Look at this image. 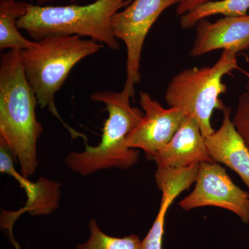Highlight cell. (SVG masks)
Wrapping results in <instances>:
<instances>
[{"instance_id": "6da1fadb", "label": "cell", "mask_w": 249, "mask_h": 249, "mask_svg": "<svg viewBox=\"0 0 249 249\" xmlns=\"http://www.w3.org/2000/svg\"><path fill=\"white\" fill-rule=\"evenodd\" d=\"M37 104L24 71L22 50H9L1 55L0 65V138L27 178L38 166L37 143L43 127L36 117Z\"/></svg>"}, {"instance_id": "7a4b0ae2", "label": "cell", "mask_w": 249, "mask_h": 249, "mask_svg": "<svg viewBox=\"0 0 249 249\" xmlns=\"http://www.w3.org/2000/svg\"><path fill=\"white\" fill-rule=\"evenodd\" d=\"M102 48V44L80 36H53L34 41L29 48L22 51L24 71L38 105L58 119L73 139L87 140L84 134L62 120L55 107V95L75 65Z\"/></svg>"}, {"instance_id": "3957f363", "label": "cell", "mask_w": 249, "mask_h": 249, "mask_svg": "<svg viewBox=\"0 0 249 249\" xmlns=\"http://www.w3.org/2000/svg\"><path fill=\"white\" fill-rule=\"evenodd\" d=\"M132 1L95 0L89 4L68 6L28 4L17 25L34 41L53 36H78L104 44L111 50H118L120 45L113 35L111 19Z\"/></svg>"}, {"instance_id": "277c9868", "label": "cell", "mask_w": 249, "mask_h": 249, "mask_svg": "<svg viewBox=\"0 0 249 249\" xmlns=\"http://www.w3.org/2000/svg\"><path fill=\"white\" fill-rule=\"evenodd\" d=\"M90 98L94 102L103 103L108 113L102 139L96 146L86 144L84 151L70 152L65 164L82 176L111 168L127 169L133 166L138 162L139 151L127 146L126 139L142 120L144 111L132 107V98L122 91H96Z\"/></svg>"}, {"instance_id": "5b68a950", "label": "cell", "mask_w": 249, "mask_h": 249, "mask_svg": "<svg viewBox=\"0 0 249 249\" xmlns=\"http://www.w3.org/2000/svg\"><path fill=\"white\" fill-rule=\"evenodd\" d=\"M237 67V53L224 50L212 66L186 69L174 76L165 90V101L168 107L183 109L196 119L206 138L215 131L211 125L214 109L227 107L220 100L227 91L223 77Z\"/></svg>"}, {"instance_id": "8992f818", "label": "cell", "mask_w": 249, "mask_h": 249, "mask_svg": "<svg viewBox=\"0 0 249 249\" xmlns=\"http://www.w3.org/2000/svg\"><path fill=\"white\" fill-rule=\"evenodd\" d=\"M179 0H132L113 16L111 30L117 40L124 42L127 50L125 82L122 91L131 98L134 86L141 80L142 47L146 36L160 14Z\"/></svg>"}, {"instance_id": "52a82bcc", "label": "cell", "mask_w": 249, "mask_h": 249, "mask_svg": "<svg viewBox=\"0 0 249 249\" xmlns=\"http://www.w3.org/2000/svg\"><path fill=\"white\" fill-rule=\"evenodd\" d=\"M178 206L186 211L206 206L222 208L249 224V193L237 186L216 162L199 164L194 189Z\"/></svg>"}, {"instance_id": "ba28073f", "label": "cell", "mask_w": 249, "mask_h": 249, "mask_svg": "<svg viewBox=\"0 0 249 249\" xmlns=\"http://www.w3.org/2000/svg\"><path fill=\"white\" fill-rule=\"evenodd\" d=\"M144 116L126 139L130 148L141 149L147 158L165 146L182 124L187 114L178 108H164L147 92L139 93Z\"/></svg>"}, {"instance_id": "9c48e42d", "label": "cell", "mask_w": 249, "mask_h": 249, "mask_svg": "<svg viewBox=\"0 0 249 249\" xmlns=\"http://www.w3.org/2000/svg\"><path fill=\"white\" fill-rule=\"evenodd\" d=\"M196 35L190 52L199 57L222 49L237 53L249 49V15L224 17L211 22L203 19L196 24Z\"/></svg>"}, {"instance_id": "30bf717a", "label": "cell", "mask_w": 249, "mask_h": 249, "mask_svg": "<svg viewBox=\"0 0 249 249\" xmlns=\"http://www.w3.org/2000/svg\"><path fill=\"white\" fill-rule=\"evenodd\" d=\"M157 167L183 168L205 162L212 163L197 121L187 116L173 138L149 159Z\"/></svg>"}, {"instance_id": "8fae6325", "label": "cell", "mask_w": 249, "mask_h": 249, "mask_svg": "<svg viewBox=\"0 0 249 249\" xmlns=\"http://www.w3.org/2000/svg\"><path fill=\"white\" fill-rule=\"evenodd\" d=\"M219 129L206 138L208 151L213 161L222 163L237 174L249 191V150L231 119V109L222 111Z\"/></svg>"}, {"instance_id": "7c38bea8", "label": "cell", "mask_w": 249, "mask_h": 249, "mask_svg": "<svg viewBox=\"0 0 249 249\" xmlns=\"http://www.w3.org/2000/svg\"><path fill=\"white\" fill-rule=\"evenodd\" d=\"M6 173L11 175L24 188L27 196L26 206L18 212L9 213L11 215L4 217L1 226L11 231L14 222L24 213H29L32 216L48 215L58 209L60 204V183L40 178L36 182L29 181L22 174L18 173L14 165L10 167ZM12 237V234H11Z\"/></svg>"}, {"instance_id": "4fadbf2b", "label": "cell", "mask_w": 249, "mask_h": 249, "mask_svg": "<svg viewBox=\"0 0 249 249\" xmlns=\"http://www.w3.org/2000/svg\"><path fill=\"white\" fill-rule=\"evenodd\" d=\"M28 3L19 0H0V49L24 50L34 41L19 32L17 21L27 11Z\"/></svg>"}, {"instance_id": "5bb4252c", "label": "cell", "mask_w": 249, "mask_h": 249, "mask_svg": "<svg viewBox=\"0 0 249 249\" xmlns=\"http://www.w3.org/2000/svg\"><path fill=\"white\" fill-rule=\"evenodd\" d=\"M249 0H217L198 6L180 17L181 28L185 29L196 27L203 19L222 15L225 17H240L248 15Z\"/></svg>"}, {"instance_id": "9a60e30c", "label": "cell", "mask_w": 249, "mask_h": 249, "mask_svg": "<svg viewBox=\"0 0 249 249\" xmlns=\"http://www.w3.org/2000/svg\"><path fill=\"white\" fill-rule=\"evenodd\" d=\"M199 169L198 163L183 168L157 167L155 175L156 183L162 196L175 199L196 183Z\"/></svg>"}, {"instance_id": "2e32d148", "label": "cell", "mask_w": 249, "mask_h": 249, "mask_svg": "<svg viewBox=\"0 0 249 249\" xmlns=\"http://www.w3.org/2000/svg\"><path fill=\"white\" fill-rule=\"evenodd\" d=\"M89 237L85 243L77 245V249H142V240L137 235L124 237L108 235L100 229L97 222H89Z\"/></svg>"}, {"instance_id": "e0dca14e", "label": "cell", "mask_w": 249, "mask_h": 249, "mask_svg": "<svg viewBox=\"0 0 249 249\" xmlns=\"http://www.w3.org/2000/svg\"><path fill=\"white\" fill-rule=\"evenodd\" d=\"M173 202V201L167 196H162L160 210L155 222L145 238L142 241V249H163L165 217Z\"/></svg>"}, {"instance_id": "ac0fdd59", "label": "cell", "mask_w": 249, "mask_h": 249, "mask_svg": "<svg viewBox=\"0 0 249 249\" xmlns=\"http://www.w3.org/2000/svg\"><path fill=\"white\" fill-rule=\"evenodd\" d=\"M236 129L249 150V92L242 93L237 101V109L232 118Z\"/></svg>"}, {"instance_id": "d6986e66", "label": "cell", "mask_w": 249, "mask_h": 249, "mask_svg": "<svg viewBox=\"0 0 249 249\" xmlns=\"http://www.w3.org/2000/svg\"><path fill=\"white\" fill-rule=\"evenodd\" d=\"M217 0H179L177 6V16H181L201 5Z\"/></svg>"}, {"instance_id": "ffe728a7", "label": "cell", "mask_w": 249, "mask_h": 249, "mask_svg": "<svg viewBox=\"0 0 249 249\" xmlns=\"http://www.w3.org/2000/svg\"><path fill=\"white\" fill-rule=\"evenodd\" d=\"M31 1H36L38 5H43L46 3L51 2V1H55V0H31ZM67 1H71V2H76L78 1H88V0H67Z\"/></svg>"}, {"instance_id": "44dd1931", "label": "cell", "mask_w": 249, "mask_h": 249, "mask_svg": "<svg viewBox=\"0 0 249 249\" xmlns=\"http://www.w3.org/2000/svg\"><path fill=\"white\" fill-rule=\"evenodd\" d=\"M246 90H247V91H248L249 92V76L248 80H247V84H246Z\"/></svg>"}]
</instances>
